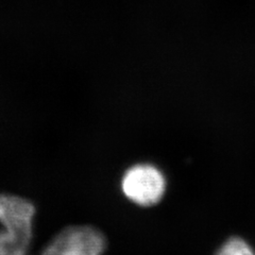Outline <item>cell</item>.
I'll list each match as a JSON object with an SVG mask.
<instances>
[{
  "instance_id": "6da1fadb",
  "label": "cell",
  "mask_w": 255,
  "mask_h": 255,
  "mask_svg": "<svg viewBox=\"0 0 255 255\" xmlns=\"http://www.w3.org/2000/svg\"><path fill=\"white\" fill-rule=\"evenodd\" d=\"M34 205L15 195H0V249L6 255L25 254L32 241Z\"/></svg>"
},
{
  "instance_id": "7a4b0ae2",
  "label": "cell",
  "mask_w": 255,
  "mask_h": 255,
  "mask_svg": "<svg viewBox=\"0 0 255 255\" xmlns=\"http://www.w3.org/2000/svg\"><path fill=\"white\" fill-rule=\"evenodd\" d=\"M123 194L132 203L147 207L162 200L166 187V178L156 166L138 163L128 168L122 178Z\"/></svg>"
},
{
  "instance_id": "3957f363",
  "label": "cell",
  "mask_w": 255,
  "mask_h": 255,
  "mask_svg": "<svg viewBox=\"0 0 255 255\" xmlns=\"http://www.w3.org/2000/svg\"><path fill=\"white\" fill-rule=\"evenodd\" d=\"M71 255H103L107 238L100 230L91 226H70L63 229L50 242Z\"/></svg>"
},
{
  "instance_id": "277c9868",
  "label": "cell",
  "mask_w": 255,
  "mask_h": 255,
  "mask_svg": "<svg viewBox=\"0 0 255 255\" xmlns=\"http://www.w3.org/2000/svg\"><path fill=\"white\" fill-rule=\"evenodd\" d=\"M216 255H255V251L245 239L231 237L222 244Z\"/></svg>"
},
{
  "instance_id": "5b68a950",
  "label": "cell",
  "mask_w": 255,
  "mask_h": 255,
  "mask_svg": "<svg viewBox=\"0 0 255 255\" xmlns=\"http://www.w3.org/2000/svg\"><path fill=\"white\" fill-rule=\"evenodd\" d=\"M42 255H68V254L57 249V248H54V247L51 246L50 244H48L46 248L44 249Z\"/></svg>"
},
{
  "instance_id": "8992f818",
  "label": "cell",
  "mask_w": 255,
  "mask_h": 255,
  "mask_svg": "<svg viewBox=\"0 0 255 255\" xmlns=\"http://www.w3.org/2000/svg\"><path fill=\"white\" fill-rule=\"evenodd\" d=\"M19 255H25V254H19Z\"/></svg>"
},
{
  "instance_id": "52a82bcc",
  "label": "cell",
  "mask_w": 255,
  "mask_h": 255,
  "mask_svg": "<svg viewBox=\"0 0 255 255\" xmlns=\"http://www.w3.org/2000/svg\"><path fill=\"white\" fill-rule=\"evenodd\" d=\"M0 255H1V253H0Z\"/></svg>"
}]
</instances>
